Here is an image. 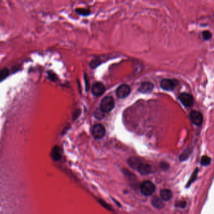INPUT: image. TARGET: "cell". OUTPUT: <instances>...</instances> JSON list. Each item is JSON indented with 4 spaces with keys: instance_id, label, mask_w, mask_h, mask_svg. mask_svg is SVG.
<instances>
[{
    "instance_id": "1",
    "label": "cell",
    "mask_w": 214,
    "mask_h": 214,
    "mask_svg": "<svg viewBox=\"0 0 214 214\" xmlns=\"http://www.w3.org/2000/svg\"><path fill=\"white\" fill-rule=\"evenodd\" d=\"M115 105V101L112 97L106 96L105 97L100 104V110L103 113H109L111 111Z\"/></svg>"
},
{
    "instance_id": "2",
    "label": "cell",
    "mask_w": 214,
    "mask_h": 214,
    "mask_svg": "<svg viewBox=\"0 0 214 214\" xmlns=\"http://www.w3.org/2000/svg\"><path fill=\"white\" fill-rule=\"evenodd\" d=\"M155 190V186L150 181H145L140 185V191L145 196L151 195Z\"/></svg>"
},
{
    "instance_id": "3",
    "label": "cell",
    "mask_w": 214,
    "mask_h": 214,
    "mask_svg": "<svg viewBox=\"0 0 214 214\" xmlns=\"http://www.w3.org/2000/svg\"><path fill=\"white\" fill-rule=\"evenodd\" d=\"M178 84V80L175 79H165L161 81L160 86L165 90H173Z\"/></svg>"
},
{
    "instance_id": "4",
    "label": "cell",
    "mask_w": 214,
    "mask_h": 214,
    "mask_svg": "<svg viewBox=\"0 0 214 214\" xmlns=\"http://www.w3.org/2000/svg\"><path fill=\"white\" fill-rule=\"evenodd\" d=\"M179 99L182 104L187 108L192 106L194 103L193 96L190 94L186 92H182L179 95Z\"/></svg>"
},
{
    "instance_id": "5",
    "label": "cell",
    "mask_w": 214,
    "mask_h": 214,
    "mask_svg": "<svg viewBox=\"0 0 214 214\" xmlns=\"http://www.w3.org/2000/svg\"><path fill=\"white\" fill-rule=\"evenodd\" d=\"M106 133L105 128L103 126L100 124H95L92 129V135L93 137L96 139H101L102 138Z\"/></svg>"
},
{
    "instance_id": "6",
    "label": "cell",
    "mask_w": 214,
    "mask_h": 214,
    "mask_svg": "<svg viewBox=\"0 0 214 214\" xmlns=\"http://www.w3.org/2000/svg\"><path fill=\"white\" fill-rule=\"evenodd\" d=\"M190 117L193 124L196 126H201L203 123V115L199 111H192L190 114Z\"/></svg>"
},
{
    "instance_id": "7",
    "label": "cell",
    "mask_w": 214,
    "mask_h": 214,
    "mask_svg": "<svg viewBox=\"0 0 214 214\" xmlns=\"http://www.w3.org/2000/svg\"><path fill=\"white\" fill-rule=\"evenodd\" d=\"M131 92L130 87L126 84H123L119 86L116 90V96L121 99L127 98Z\"/></svg>"
},
{
    "instance_id": "8",
    "label": "cell",
    "mask_w": 214,
    "mask_h": 214,
    "mask_svg": "<svg viewBox=\"0 0 214 214\" xmlns=\"http://www.w3.org/2000/svg\"><path fill=\"white\" fill-rule=\"evenodd\" d=\"M105 87L102 82H95L92 86L91 92L95 96H100L105 92Z\"/></svg>"
},
{
    "instance_id": "9",
    "label": "cell",
    "mask_w": 214,
    "mask_h": 214,
    "mask_svg": "<svg viewBox=\"0 0 214 214\" xmlns=\"http://www.w3.org/2000/svg\"><path fill=\"white\" fill-rule=\"evenodd\" d=\"M153 84L150 82H142L140 87H139V91L141 93H149L153 89Z\"/></svg>"
},
{
    "instance_id": "10",
    "label": "cell",
    "mask_w": 214,
    "mask_h": 214,
    "mask_svg": "<svg viewBox=\"0 0 214 214\" xmlns=\"http://www.w3.org/2000/svg\"><path fill=\"white\" fill-rule=\"evenodd\" d=\"M128 163L131 167L135 169H138L140 164L143 163L142 161L140 158L135 157H132L130 158L128 161Z\"/></svg>"
},
{
    "instance_id": "11",
    "label": "cell",
    "mask_w": 214,
    "mask_h": 214,
    "mask_svg": "<svg viewBox=\"0 0 214 214\" xmlns=\"http://www.w3.org/2000/svg\"><path fill=\"white\" fill-rule=\"evenodd\" d=\"M137 170L139 173L142 175H148L152 172V168L150 165L145 163H141Z\"/></svg>"
},
{
    "instance_id": "12",
    "label": "cell",
    "mask_w": 214,
    "mask_h": 214,
    "mask_svg": "<svg viewBox=\"0 0 214 214\" xmlns=\"http://www.w3.org/2000/svg\"><path fill=\"white\" fill-rule=\"evenodd\" d=\"M52 157L55 160H59L62 157V151L58 146H55L52 151Z\"/></svg>"
},
{
    "instance_id": "13",
    "label": "cell",
    "mask_w": 214,
    "mask_h": 214,
    "mask_svg": "<svg viewBox=\"0 0 214 214\" xmlns=\"http://www.w3.org/2000/svg\"><path fill=\"white\" fill-rule=\"evenodd\" d=\"M161 198L164 201H169L172 197V192L171 190L168 189H164L161 190L160 192Z\"/></svg>"
},
{
    "instance_id": "14",
    "label": "cell",
    "mask_w": 214,
    "mask_h": 214,
    "mask_svg": "<svg viewBox=\"0 0 214 214\" xmlns=\"http://www.w3.org/2000/svg\"><path fill=\"white\" fill-rule=\"evenodd\" d=\"M152 204L154 207L158 209H162L164 207V204L162 201V199H160L158 197H154L152 200Z\"/></svg>"
},
{
    "instance_id": "15",
    "label": "cell",
    "mask_w": 214,
    "mask_h": 214,
    "mask_svg": "<svg viewBox=\"0 0 214 214\" xmlns=\"http://www.w3.org/2000/svg\"><path fill=\"white\" fill-rule=\"evenodd\" d=\"M76 12L81 15V16H83V17H86V16H88L91 12L90 11L89 9H85V8H78L76 9Z\"/></svg>"
},
{
    "instance_id": "16",
    "label": "cell",
    "mask_w": 214,
    "mask_h": 214,
    "mask_svg": "<svg viewBox=\"0 0 214 214\" xmlns=\"http://www.w3.org/2000/svg\"><path fill=\"white\" fill-rule=\"evenodd\" d=\"M211 162V158L207 156H203L201 158L200 163L202 166H207L210 164Z\"/></svg>"
},
{
    "instance_id": "17",
    "label": "cell",
    "mask_w": 214,
    "mask_h": 214,
    "mask_svg": "<svg viewBox=\"0 0 214 214\" xmlns=\"http://www.w3.org/2000/svg\"><path fill=\"white\" fill-rule=\"evenodd\" d=\"M9 75V70L6 68L0 70V81L4 80Z\"/></svg>"
},
{
    "instance_id": "18",
    "label": "cell",
    "mask_w": 214,
    "mask_h": 214,
    "mask_svg": "<svg viewBox=\"0 0 214 214\" xmlns=\"http://www.w3.org/2000/svg\"><path fill=\"white\" fill-rule=\"evenodd\" d=\"M202 34V37H203L204 40H205V41L210 40L212 37V33L208 30L204 31Z\"/></svg>"
},
{
    "instance_id": "19",
    "label": "cell",
    "mask_w": 214,
    "mask_h": 214,
    "mask_svg": "<svg viewBox=\"0 0 214 214\" xmlns=\"http://www.w3.org/2000/svg\"><path fill=\"white\" fill-rule=\"evenodd\" d=\"M198 170L197 168V170H195V171L194 172V173L192 174L191 178H190V180H189V182H188L187 183V187H188L189 186H190V185H191L195 180H196V178H197V173H198Z\"/></svg>"
},
{
    "instance_id": "20",
    "label": "cell",
    "mask_w": 214,
    "mask_h": 214,
    "mask_svg": "<svg viewBox=\"0 0 214 214\" xmlns=\"http://www.w3.org/2000/svg\"><path fill=\"white\" fill-rule=\"evenodd\" d=\"M176 207H180V208H184L186 206V202L185 201H178L175 204Z\"/></svg>"
},
{
    "instance_id": "21",
    "label": "cell",
    "mask_w": 214,
    "mask_h": 214,
    "mask_svg": "<svg viewBox=\"0 0 214 214\" xmlns=\"http://www.w3.org/2000/svg\"><path fill=\"white\" fill-rule=\"evenodd\" d=\"M100 203L102 204V205H103L105 208H106L107 209H109L110 208V207H109V205H107L106 204H105V203H104V202L103 201H100Z\"/></svg>"
}]
</instances>
